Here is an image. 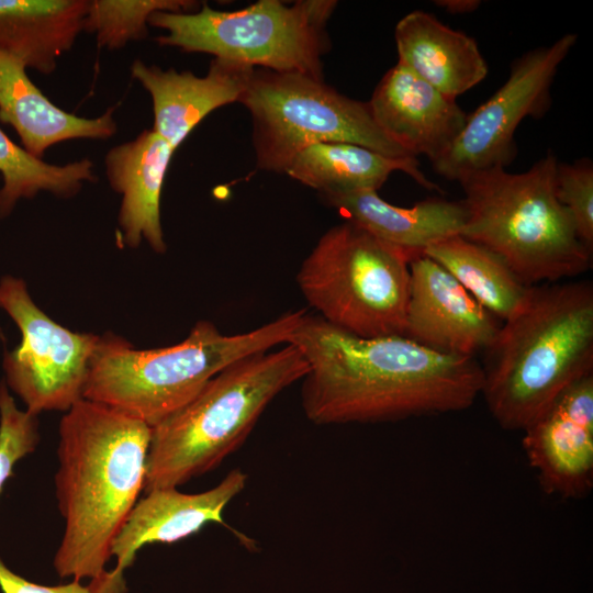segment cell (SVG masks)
<instances>
[{"label":"cell","mask_w":593,"mask_h":593,"mask_svg":"<svg viewBox=\"0 0 593 593\" xmlns=\"http://www.w3.org/2000/svg\"><path fill=\"white\" fill-rule=\"evenodd\" d=\"M288 344L307 362L302 406L315 424L458 412L481 394L475 357L438 354L402 335L359 337L305 313Z\"/></svg>","instance_id":"6da1fadb"},{"label":"cell","mask_w":593,"mask_h":593,"mask_svg":"<svg viewBox=\"0 0 593 593\" xmlns=\"http://www.w3.org/2000/svg\"><path fill=\"white\" fill-rule=\"evenodd\" d=\"M152 427L80 399L61 417L56 496L65 521L54 558L60 577L97 578L144 491Z\"/></svg>","instance_id":"7a4b0ae2"},{"label":"cell","mask_w":593,"mask_h":593,"mask_svg":"<svg viewBox=\"0 0 593 593\" xmlns=\"http://www.w3.org/2000/svg\"><path fill=\"white\" fill-rule=\"evenodd\" d=\"M481 394L497 424L524 430L571 384L593 373V286H532L485 348Z\"/></svg>","instance_id":"3957f363"},{"label":"cell","mask_w":593,"mask_h":593,"mask_svg":"<svg viewBox=\"0 0 593 593\" xmlns=\"http://www.w3.org/2000/svg\"><path fill=\"white\" fill-rule=\"evenodd\" d=\"M304 314V310L287 312L235 335H223L202 321L181 343L145 350L108 334L99 338L90 360L82 399L153 428L189 403L228 365L288 344Z\"/></svg>","instance_id":"277c9868"},{"label":"cell","mask_w":593,"mask_h":593,"mask_svg":"<svg viewBox=\"0 0 593 593\" xmlns=\"http://www.w3.org/2000/svg\"><path fill=\"white\" fill-rule=\"evenodd\" d=\"M307 371L292 344L228 365L152 428L144 492L178 488L216 468L244 443L270 402Z\"/></svg>","instance_id":"5b68a950"},{"label":"cell","mask_w":593,"mask_h":593,"mask_svg":"<svg viewBox=\"0 0 593 593\" xmlns=\"http://www.w3.org/2000/svg\"><path fill=\"white\" fill-rule=\"evenodd\" d=\"M557 163L548 153L523 172L493 168L458 181L468 210L460 235L499 255L528 287L578 277L592 265L557 199Z\"/></svg>","instance_id":"8992f818"},{"label":"cell","mask_w":593,"mask_h":593,"mask_svg":"<svg viewBox=\"0 0 593 593\" xmlns=\"http://www.w3.org/2000/svg\"><path fill=\"white\" fill-rule=\"evenodd\" d=\"M411 255L345 221L331 227L296 275L328 324L359 337L404 336Z\"/></svg>","instance_id":"52a82bcc"},{"label":"cell","mask_w":593,"mask_h":593,"mask_svg":"<svg viewBox=\"0 0 593 593\" xmlns=\"http://www.w3.org/2000/svg\"><path fill=\"white\" fill-rule=\"evenodd\" d=\"M336 4L259 0L240 10L219 11L203 3L193 12H154L148 25L166 31L155 38L160 46L324 80L322 56L329 49L325 26Z\"/></svg>","instance_id":"ba28073f"},{"label":"cell","mask_w":593,"mask_h":593,"mask_svg":"<svg viewBox=\"0 0 593 593\" xmlns=\"http://www.w3.org/2000/svg\"><path fill=\"white\" fill-rule=\"evenodd\" d=\"M238 102L251 116L256 165L264 171L286 174L300 152L317 143H350L389 157H413L380 130L368 101L348 98L304 74L254 68Z\"/></svg>","instance_id":"9c48e42d"},{"label":"cell","mask_w":593,"mask_h":593,"mask_svg":"<svg viewBox=\"0 0 593 593\" xmlns=\"http://www.w3.org/2000/svg\"><path fill=\"white\" fill-rule=\"evenodd\" d=\"M0 309L16 324L21 343L3 357L5 384L26 411H67L82 399L90 360L100 336L76 333L47 316L23 279H0Z\"/></svg>","instance_id":"30bf717a"},{"label":"cell","mask_w":593,"mask_h":593,"mask_svg":"<svg viewBox=\"0 0 593 593\" xmlns=\"http://www.w3.org/2000/svg\"><path fill=\"white\" fill-rule=\"evenodd\" d=\"M568 33L548 46L533 48L513 60L505 82L472 113L434 171L451 181L493 168H506L515 158V131L530 116L541 119L551 105L550 88L559 66L577 43Z\"/></svg>","instance_id":"8fae6325"},{"label":"cell","mask_w":593,"mask_h":593,"mask_svg":"<svg viewBox=\"0 0 593 593\" xmlns=\"http://www.w3.org/2000/svg\"><path fill=\"white\" fill-rule=\"evenodd\" d=\"M410 275L404 336L443 355L483 353L502 321L424 254L410 261Z\"/></svg>","instance_id":"7c38bea8"},{"label":"cell","mask_w":593,"mask_h":593,"mask_svg":"<svg viewBox=\"0 0 593 593\" xmlns=\"http://www.w3.org/2000/svg\"><path fill=\"white\" fill-rule=\"evenodd\" d=\"M523 433L544 492L585 496L593 485V373L567 388Z\"/></svg>","instance_id":"4fadbf2b"},{"label":"cell","mask_w":593,"mask_h":593,"mask_svg":"<svg viewBox=\"0 0 593 593\" xmlns=\"http://www.w3.org/2000/svg\"><path fill=\"white\" fill-rule=\"evenodd\" d=\"M380 130L409 155L438 159L465 126L467 113L398 61L368 101Z\"/></svg>","instance_id":"5bb4252c"},{"label":"cell","mask_w":593,"mask_h":593,"mask_svg":"<svg viewBox=\"0 0 593 593\" xmlns=\"http://www.w3.org/2000/svg\"><path fill=\"white\" fill-rule=\"evenodd\" d=\"M254 68L213 58L205 76L134 60L131 74L150 94L153 130L176 149L211 112L238 102Z\"/></svg>","instance_id":"9a60e30c"},{"label":"cell","mask_w":593,"mask_h":593,"mask_svg":"<svg viewBox=\"0 0 593 593\" xmlns=\"http://www.w3.org/2000/svg\"><path fill=\"white\" fill-rule=\"evenodd\" d=\"M247 474L232 470L217 485L188 494L177 488L157 489L138 500L111 546L119 571L130 567L144 545L172 544L198 533L209 523L223 522V511L246 486Z\"/></svg>","instance_id":"2e32d148"},{"label":"cell","mask_w":593,"mask_h":593,"mask_svg":"<svg viewBox=\"0 0 593 593\" xmlns=\"http://www.w3.org/2000/svg\"><path fill=\"white\" fill-rule=\"evenodd\" d=\"M175 149L153 128L112 147L104 160L111 188L122 195L119 227L122 240L137 247L144 238L156 253L166 251L160 195Z\"/></svg>","instance_id":"e0dca14e"},{"label":"cell","mask_w":593,"mask_h":593,"mask_svg":"<svg viewBox=\"0 0 593 593\" xmlns=\"http://www.w3.org/2000/svg\"><path fill=\"white\" fill-rule=\"evenodd\" d=\"M321 195L346 221L406 251L412 259L430 245L460 235L468 219L462 200L432 197L405 208L387 202L374 190Z\"/></svg>","instance_id":"ac0fdd59"},{"label":"cell","mask_w":593,"mask_h":593,"mask_svg":"<svg viewBox=\"0 0 593 593\" xmlns=\"http://www.w3.org/2000/svg\"><path fill=\"white\" fill-rule=\"evenodd\" d=\"M114 109L94 119L55 105L26 75V68L0 52V122L11 125L22 147L36 158L53 145L77 138L108 139L116 132Z\"/></svg>","instance_id":"d6986e66"},{"label":"cell","mask_w":593,"mask_h":593,"mask_svg":"<svg viewBox=\"0 0 593 593\" xmlns=\"http://www.w3.org/2000/svg\"><path fill=\"white\" fill-rule=\"evenodd\" d=\"M399 60L444 96L456 100L488 75L477 41L415 10L395 25Z\"/></svg>","instance_id":"ffe728a7"},{"label":"cell","mask_w":593,"mask_h":593,"mask_svg":"<svg viewBox=\"0 0 593 593\" xmlns=\"http://www.w3.org/2000/svg\"><path fill=\"white\" fill-rule=\"evenodd\" d=\"M88 0H0V52L51 75L83 32Z\"/></svg>","instance_id":"44dd1931"},{"label":"cell","mask_w":593,"mask_h":593,"mask_svg":"<svg viewBox=\"0 0 593 593\" xmlns=\"http://www.w3.org/2000/svg\"><path fill=\"white\" fill-rule=\"evenodd\" d=\"M394 171H402L429 191L440 188L419 169L418 159L394 158L350 143H317L300 152L286 174L321 194L378 191Z\"/></svg>","instance_id":"7402d4cb"},{"label":"cell","mask_w":593,"mask_h":593,"mask_svg":"<svg viewBox=\"0 0 593 593\" xmlns=\"http://www.w3.org/2000/svg\"><path fill=\"white\" fill-rule=\"evenodd\" d=\"M448 271L482 306L502 322L524 303L529 288L489 248L455 235L423 253Z\"/></svg>","instance_id":"603a6c76"},{"label":"cell","mask_w":593,"mask_h":593,"mask_svg":"<svg viewBox=\"0 0 593 593\" xmlns=\"http://www.w3.org/2000/svg\"><path fill=\"white\" fill-rule=\"evenodd\" d=\"M0 219L11 214L22 199H33L41 191L59 198H71L85 182H94V165L81 159L66 165L45 163L16 145L0 128Z\"/></svg>","instance_id":"cb8c5ba5"},{"label":"cell","mask_w":593,"mask_h":593,"mask_svg":"<svg viewBox=\"0 0 593 593\" xmlns=\"http://www.w3.org/2000/svg\"><path fill=\"white\" fill-rule=\"evenodd\" d=\"M192 0H92L83 21V31L96 35L99 47L121 49L131 41L148 34V19L157 11L193 12Z\"/></svg>","instance_id":"d4e9b609"},{"label":"cell","mask_w":593,"mask_h":593,"mask_svg":"<svg viewBox=\"0 0 593 593\" xmlns=\"http://www.w3.org/2000/svg\"><path fill=\"white\" fill-rule=\"evenodd\" d=\"M558 201L570 213L577 235L593 251V165L588 158L572 164L557 163L555 176Z\"/></svg>","instance_id":"484cf974"},{"label":"cell","mask_w":593,"mask_h":593,"mask_svg":"<svg viewBox=\"0 0 593 593\" xmlns=\"http://www.w3.org/2000/svg\"><path fill=\"white\" fill-rule=\"evenodd\" d=\"M40 440L36 415L21 411L0 383V493L15 463L34 451Z\"/></svg>","instance_id":"4316f807"},{"label":"cell","mask_w":593,"mask_h":593,"mask_svg":"<svg viewBox=\"0 0 593 593\" xmlns=\"http://www.w3.org/2000/svg\"><path fill=\"white\" fill-rule=\"evenodd\" d=\"M0 590L2 593H125L126 584L123 572L114 568L91 579L88 585L75 579L68 584L47 586L15 574L0 560Z\"/></svg>","instance_id":"83f0119b"},{"label":"cell","mask_w":593,"mask_h":593,"mask_svg":"<svg viewBox=\"0 0 593 593\" xmlns=\"http://www.w3.org/2000/svg\"><path fill=\"white\" fill-rule=\"evenodd\" d=\"M435 5L443 8L450 14H467L475 11L481 1L479 0H436Z\"/></svg>","instance_id":"f1b7e54d"}]
</instances>
